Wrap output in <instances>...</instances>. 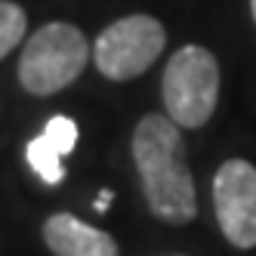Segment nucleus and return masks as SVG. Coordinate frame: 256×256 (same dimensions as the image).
<instances>
[{"label": "nucleus", "instance_id": "nucleus-1", "mask_svg": "<svg viewBox=\"0 0 256 256\" xmlns=\"http://www.w3.org/2000/svg\"><path fill=\"white\" fill-rule=\"evenodd\" d=\"M133 160L152 213L173 226L192 222L198 216V192L179 124L164 114H145L133 130Z\"/></svg>", "mask_w": 256, "mask_h": 256}, {"label": "nucleus", "instance_id": "nucleus-2", "mask_svg": "<svg viewBox=\"0 0 256 256\" xmlns=\"http://www.w3.org/2000/svg\"><path fill=\"white\" fill-rule=\"evenodd\" d=\"M86 59L84 31L68 22H50L28 38L19 56V80L31 96H52L80 78Z\"/></svg>", "mask_w": 256, "mask_h": 256}, {"label": "nucleus", "instance_id": "nucleus-3", "mask_svg": "<svg viewBox=\"0 0 256 256\" xmlns=\"http://www.w3.org/2000/svg\"><path fill=\"white\" fill-rule=\"evenodd\" d=\"M164 108L186 130L204 126L219 102V62L207 46H182L164 68Z\"/></svg>", "mask_w": 256, "mask_h": 256}, {"label": "nucleus", "instance_id": "nucleus-4", "mask_svg": "<svg viewBox=\"0 0 256 256\" xmlns=\"http://www.w3.org/2000/svg\"><path fill=\"white\" fill-rule=\"evenodd\" d=\"M164 44L167 31L154 16H124L96 38L93 62L108 80H133L154 65V59L164 52Z\"/></svg>", "mask_w": 256, "mask_h": 256}, {"label": "nucleus", "instance_id": "nucleus-5", "mask_svg": "<svg viewBox=\"0 0 256 256\" xmlns=\"http://www.w3.org/2000/svg\"><path fill=\"white\" fill-rule=\"evenodd\" d=\"M216 222L238 250L256 247V167L244 158H232L213 179Z\"/></svg>", "mask_w": 256, "mask_h": 256}, {"label": "nucleus", "instance_id": "nucleus-6", "mask_svg": "<svg viewBox=\"0 0 256 256\" xmlns=\"http://www.w3.org/2000/svg\"><path fill=\"white\" fill-rule=\"evenodd\" d=\"M44 241L56 256H120L112 234L80 222L71 213H56L46 219Z\"/></svg>", "mask_w": 256, "mask_h": 256}, {"label": "nucleus", "instance_id": "nucleus-7", "mask_svg": "<svg viewBox=\"0 0 256 256\" xmlns=\"http://www.w3.org/2000/svg\"><path fill=\"white\" fill-rule=\"evenodd\" d=\"M25 158H28V164H31V170L38 173L46 186H59V182L65 179V170H62V152L52 145V139L46 136V133H40V136H34L28 145H25Z\"/></svg>", "mask_w": 256, "mask_h": 256}, {"label": "nucleus", "instance_id": "nucleus-8", "mask_svg": "<svg viewBox=\"0 0 256 256\" xmlns=\"http://www.w3.org/2000/svg\"><path fill=\"white\" fill-rule=\"evenodd\" d=\"M25 31H28V19H25L22 6L0 4V59H6L10 52L22 44Z\"/></svg>", "mask_w": 256, "mask_h": 256}, {"label": "nucleus", "instance_id": "nucleus-9", "mask_svg": "<svg viewBox=\"0 0 256 256\" xmlns=\"http://www.w3.org/2000/svg\"><path fill=\"white\" fill-rule=\"evenodd\" d=\"M44 133L52 139V145H56L62 154H68V152L78 145V124L71 120V118H65V114L50 118V120H46V126H44Z\"/></svg>", "mask_w": 256, "mask_h": 256}, {"label": "nucleus", "instance_id": "nucleus-10", "mask_svg": "<svg viewBox=\"0 0 256 256\" xmlns=\"http://www.w3.org/2000/svg\"><path fill=\"white\" fill-rule=\"evenodd\" d=\"M112 198H114V194H112V192H102V194H99V198H96V204H93V207H96V210H99V213H105V210H108V207H112Z\"/></svg>", "mask_w": 256, "mask_h": 256}, {"label": "nucleus", "instance_id": "nucleus-11", "mask_svg": "<svg viewBox=\"0 0 256 256\" xmlns=\"http://www.w3.org/2000/svg\"><path fill=\"white\" fill-rule=\"evenodd\" d=\"M250 6H253V19H256V0H250Z\"/></svg>", "mask_w": 256, "mask_h": 256}]
</instances>
